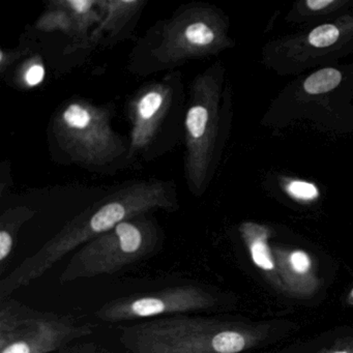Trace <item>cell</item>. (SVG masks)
<instances>
[{
	"instance_id": "17",
	"label": "cell",
	"mask_w": 353,
	"mask_h": 353,
	"mask_svg": "<svg viewBox=\"0 0 353 353\" xmlns=\"http://www.w3.org/2000/svg\"><path fill=\"white\" fill-rule=\"evenodd\" d=\"M44 65L41 59H34L28 61L22 72V81L28 88H36L40 85L45 79Z\"/></svg>"
},
{
	"instance_id": "3",
	"label": "cell",
	"mask_w": 353,
	"mask_h": 353,
	"mask_svg": "<svg viewBox=\"0 0 353 353\" xmlns=\"http://www.w3.org/2000/svg\"><path fill=\"white\" fill-rule=\"evenodd\" d=\"M158 243V229L143 216L119 223L92 239L72 258L61 274L63 282L92 278L121 270L150 253Z\"/></svg>"
},
{
	"instance_id": "13",
	"label": "cell",
	"mask_w": 353,
	"mask_h": 353,
	"mask_svg": "<svg viewBox=\"0 0 353 353\" xmlns=\"http://www.w3.org/2000/svg\"><path fill=\"white\" fill-rule=\"evenodd\" d=\"M36 28L43 32H61L68 36L75 37V28L69 13L57 8L49 9L39 18Z\"/></svg>"
},
{
	"instance_id": "19",
	"label": "cell",
	"mask_w": 353,
	"mask_h": 353,
	"mask_svg": "<svg viewBox=\"0 0 353 353\" xmlns=\"http://www.w3.org/2000/svg\"><path fill=\"white\" fill-rule=\"evenodd\" d=\"M290 265L297 274H305L312 266L309 255L303 251H294L290 255Z\"/></svg>"
},
{
	"instance_id": "5",
	"label": "cell",
	"mask_w": 353,
	"mask_h": 353,
	"mask_svg": "<svg viewBox=\"0 0 353 353\" xmlns=\"http://www.w3.org/2000/svg\"><path fill=\"white\" fill-rule=\"evenodd\" d=\"M223 43L218 16L208 8L191 5L164 24L154 57L165 63H181L214 53Z\"/></svg>"
},
{
	"instance_id": "6",
	"label": "cell",
	"mask_w": 353,
	"mask_h": 353,
	"mask_svg": "<svg viewBox=\"0 0 353 353\" xmlns=\"http://www.w3.org/2000/svg\"><path fill=\"white\" fill-rule=\"evenodd\" d=\"M206 305L208 299L205 293L195 287H179L110 303L101 310V316L105 320L119 321L191 311Z\"/></svg>"
},
{
	"instance_id": "16",
	"label": "cell",
	"mask_w": 353,
	"mask_h": 353,
	"mask_svg": "<svg viewBox=\"0 0 353 353\" xmlns=\"http://www.w3.org/2000/svg\"><path fill=\"white\" fill-rule=\"evenodd\" d=\"M340 32L332 24H323L312 30L309 34V43L316 48H325L332 46L338 41Z\"/></svg>"
},
{
	"instance_id": "1",
	"label": "cell",
	"mask_w": 353,
	"mask_h": 353,
	"mask_svg": "<svg viewBox=\"0 0 353 353\" xmlns=\"http://www.w3.org/2000/svg\"><path fill=\"white\" fill-rule=\"evenodd\" d=\"M172 193L166 183L143 181L125 185L92 204L76 216L34 257L24 261L3 282V291L14 290L39 278L55 262L82 243L112 230L119 223L154 210L173 208Z\"/></svg>"
},
{
	"instance_id": "15",
	"label": "cell",
	"mask_w": 353,
	"mask_h": 353,
	"mask_svg": "<svg viewBox=\"0 0 353 353\" xmlns=\"http://www.w3.org/2000/svg\"><path fill=\"white\" fill-rule=\"evenodd\" d=\"M245 347L243 334L234 330H222L216 336L214 350L216 353H239Z\"/></svg>"
},
{
	"instance_id": "12",
	"label": "cell",
	"mask_w": 353,
	"mask_h": 353,
	"mask_svg": "<svg viewBox=\"0 0 353 353\" xmlns=\"http://www.w3.org/2000/svg\"><path fill=\"white\" fill-rule=\"evenodd\" d=\"M34 210L20 206L8 210L0 221V261L3 262L12 252L14 245V233L26 221L34 216Z\"/></svg>"
},
{
	"instance_id": "22",
	"label": "cell",
	"mask_w": 353,
	"mask_h": 353,
	"mask_svg": "<svg viewBox=\"0 0 353 353\" xmlns=\"http://www.w3.org/2000/svg\"><path fill=\"white\" fill-rule=\"evenodd\" d=\"M330 353H352L350 350H347V349H339V350L332 351Z\"/></svg>"
},
{
	"instance_id": "23",
	"label": "cell",
	"mask_w": 353,
	"mask_h": 353,
	"mask_svg": "<svg viewBox=\"0 0 353 353\" xmlns=\"http://www.w3.org/2000/svg\"><path fill=\"white\" fill-rule=\"evenodd\" d=\"M350 296H351V299H352V301H353V289H352V290H351Z\"/></svg>"
},
{
	"instance_id": "11",
	"label": "cell",
	"mask_w": 353,
	"mask_h": 353,
	"mask_svg": "<svg viewBox=\"0 0 353 353\" xmlns=\"http://www.w3.org/2000/svg\"><path fill=\"white\" fill-rule=\"evenodd\" d=\"M57 342L59 330L52 326H43L39 332L28 334L26 338L10 340L7 344H1V353H42Z\"/></svg>"
},
{
	"instance_id": "8",
	"label": "cell",
	"mask_w": 353,
	"mask_h": 353,
	"mask_svg": "<svg viewBox=\"0 0 353 353\" xmlns=\"http://www.w3.org/2000/svg\"><path fill=\"white\" fill-rule=\"evenodd\" d=\"M143 0H98L102 20L84 42V47L92 46L100 40L105 32L117 34L119 30L142 9Z\"/></svg>"
},
{
	"instance_id": "10",
	"label": "cell",
	"mask_w": 353,
	"mask_h": 353,
	"mask_svg": "<svg viewBox=\"0 0 353 353\" xmlns=\"http://www.w3.org/2000/svg\"><path fill=\"white\" fill-rule=\"evenodd\" d=\"M241 232L249 247L254 263L263 270H274V262L268 245L270 236L268 229L254 223H245L241 225Z\"/></svg>"
},
{
	"instance_id": "7",
	"label": "cell",
	"mask_w": 353,
	"mask_h": 353,
	"mask_svg": "<svg viewBox=\"0 0 353 353\" xmlns=\"http://www.w3.org/2000/svg\"><path fill=\"white\" fill-rule=\"evenodd\" d=\"M172 90L165 82L142 88L130 104L129 158L145 150L160 131L172 103Z\"/></svg>"
},
{
	"instance_id": "21",
	"label": "cell",
	"mask_w": 353,
	"mask_h": 353,
	"mask_svg": "<svg viewBox=\"0 0 353 353\" xmlns=\"http://www.w3.org/2000/svg\"><path fill=\"white\" fill-rule=\"evenodd\" d=\"M305 3L312 11H319V10H323L334 5V1L332 0H307Z\"/></svg>"
},
{
	"instance_id": "20",
	"label": "cell",
	"mask_w": 353,
	"mask_h": 353,
	"mask_svg": "<svg viewBox=\"0 0 353 353\" xmlns=\"http://www.w3.org/2000/svg\"><path fill=\"white\" fill-rule=\"evenodd\" d=\"M21 57V52H16V51H6L1 50V54H0V69H1V73L5 72L6 68L9 67L14 61L19 59Z\"/></svg>"
},
{
	"instance_id": "18",
	"label": "cell",
	"mask_w": 353,
	"mask_h": 353,
	"mask_svg": "<svg viewBox=\"0 0 353 353\" xmlns=\"http://www.w3.org/2000/svg\"><path fill=\"white\" fill-rule=\"evenodd\" d=\"M287 191L293 198L299 200H313L319 195L317 188L313 183L305 181H291L287 187Z\"/></svg>"
},
{
	"instance_id": "4",
	"label": "cell",
	"mask_w": 353,
	"mask_h": 353,
	"mask_svg": "<svg viewBox=\"0 0 353 353\" xmlns=\"http://www.w3.org/2000/svg\"><path fill=\"white\" fill-rule=\"evenodd\" d=\"M219 92L216 76L210 72L198 76L192 84L185 119V175L196 195L203 192L214 154Z\"/></svg>"
},
{
	"instance_id": "2",
	"label": "cell",
	"mask_w": 353,
	"mask_h": 353,
	"mask_svg": "<svg viewBox=\"0 0 353 353\" xmlns=\"http://www.w3.org/2000/svg\"><path fill=\"white\" fill-rule=\"evenodd\" d=\"M52 131L59 148L84 166H107L129 152V145L112 129L109 108L86 100L69 101L61 107Z\"/></svg>"
},
{
	"instance_id": "9",
	"label": "cell",
	"mask_w": 353,
	"mask_h": 353,
	"mask_svg": "<svg viewBox=\"0 0 353 353\" xmlns=\"http://www.w3.org/2000/svg\"><path fill=\"white\" fill-rule=\"evenodd\" d=\"M49 7L57 8L70 14L75 28L76 38L81 41L85 40L90 28L98 26L102 20V14L97 11L98 0H54L49 3Z\"/></svg>"
},
{
	"instance_id": "14",
	"label": "cell",
	"mask_w": 353,
	"mask_h": 353,
	"mask_svg": "<svg viewBox=\"0 0 353 353\" xmlns=\"http://www.w3.org/2000/svg\"><path fill=\"white\" fill-rule=\"evenodd\" d=\"M342 80L338 70L327 68L312 74L303 83V88L310 94H324L334 90Z\"/></svg>"
}]
</instances>
